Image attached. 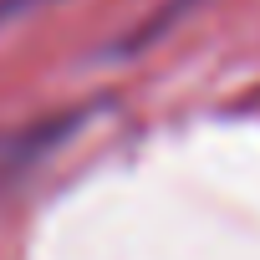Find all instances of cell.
Masks as SVG:
<instances>
[{"label":"cell","mask_w":260,"mask_h":260,"mask_svg":"<svg viewBox=\"0 0 260 260\" xmlns=\"http://www.w3.org/2000/svg\"><path fill=\"white\" fill-rule=\"evenodd\" d=\"M87 112H51V117H36V122H21V127H6L0 133V194L11 184H21L36 164H46L77 127H82Z\"/></svg>","instance_id":"obj_1"}]
</instances>
